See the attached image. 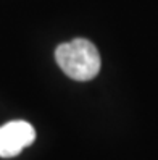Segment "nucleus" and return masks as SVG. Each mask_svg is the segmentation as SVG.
Returning a JSON list of instances; mask_svg holds the SVG:
<instances>
[{
    "mask_svg": "<svg viewBox=\"0 0 158 160\" xmlns=\"http://www.w3.org/2000/svg\"><path fill=\"white\" fill-rule=\"evenodd\" d=\"M55 60L63 73L74 81H90L100 71V53L87 39H73L60 44L55 50Z\"/></svg>",
    "mask_w": 158,
    "mask_h": 160,
    "instance_id": "1",
    "label": "nucleus"
},
{
    "mask_svg": "<svg viewBox=\"0 0 158 160\" xmlns=\"http://www.w3.org/2000/svg\"><path fill=\"white\" fill-rule=\"evenodd\" d=\"M36 141V129L24 120L8 121L0 126V157L10 158Z\"/></svg>",
    "mask_w": 158,
    "mask_h": 160,
    "instance_id": "2",
    "label": "nucleus"
}]
</instances>
